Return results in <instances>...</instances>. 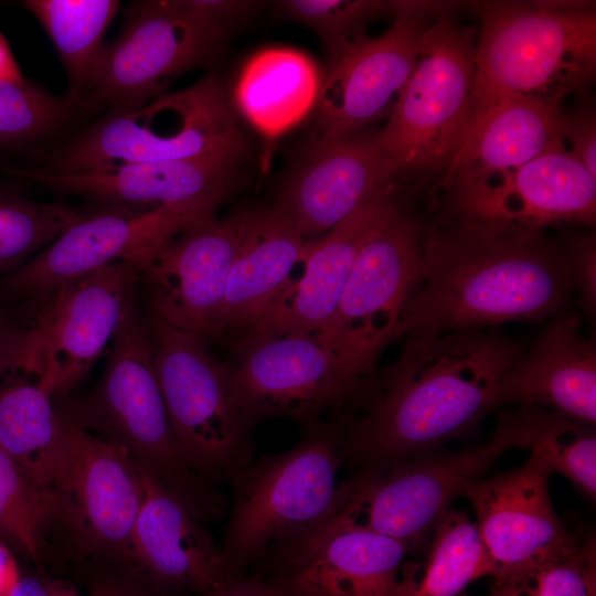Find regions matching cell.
<instances>
[{
	"mask_svg": "<svg viewBox=\"0 0 596 596\" xmlns=\"http://www.w3.org/2000/svg\"><path fill=\"white\" fill-rule=\"evenodd\" d=\"M524 350L496 328L405 340L396 360L362 376L334 412L344 464L355 473L380 471L468 433L497 409Z\"/></svg>",
	"mask_w": 596,
	"mask_h": 596,
	"instance_id": "cell-1",
	"label": "cell"
},
{
	"mask_svg": "<svg viewBox=\"0 0 596 596\" xmlns=\"http://www.w3.org/2000/svg\"><path fill=\"white\" fill-rule=\"evenodd\" d=\"M573 291L565 241L447 213L425 226L419 277L395 341L541 321L564 311Z\"/></svg>",
	"mask_w": 596,
	"mask_h": 596,
	"instance_id": "cell-2",
	"label": "cell"
},
{
	"mask_svg": "<svg viewBox=\"0 0 596 596\" xmlns=\"http://www.w3.org/2000/svg\"><path fill=\"white\" fill-rule=\"evenodd\" d=\"M97 384L62 406L85 430L123 450L201 521H217L227 500L195 475L174 440L159 386L147 317L130 304Z\"/></svg>",
	"mask_w": 596,
	"mask_h": 596,
	"instance_id": "cell-3",
	"label": "cell"
},
{
	"mask_svg": "<svg viewBox=\"0 0 596 596\" xmlns=\"http://www.w3.org/2000/svg\"><path fill=\"white\" fill-rule=\"evenodd\" d=\"M480 19L475 113L502 98L560 107L596 74L593 1L468 2Z\"/></svg>",
	"mask_w": 596,
	"mask_h": 596,
	"instance_id": "cell-4",
	"label": "cell"
},
{
	"mask_svg": "<svg viewBox=\"0 0 596 596\" xmlns=\"http://www.w3.org/2000/svg\"><path fill=\"white\" fill-rule=\"evenodd\" d=\"M457 7L446 2L430 20L415 67L375 134L394 181L445 173L471 128L479 30L456 20Z\"/></svg>",
	"mask_w": 596,
	"mask_h": 596,
	"instance_id": "cell-5",
	"label": "cell"
},
{
	"mask_svg": "<svg viewBox=\"0 0 596 596\" xmlns=\"http://www.w3.org/2000/svg\"><path fill=\"white\" fill-rule=\"evenodd\" d=\"M344 465L336 414L302 428L285 451L254 458L230 480L228 518L221 545L231 574L257 564L274 547L318 521L338 492Z\"/></svg>",
	"mask_w": 596,
	"mask_h": 596,
	"instance_id": "cell-6",
	"label": "cell"
},
{
	"mask_svg": "<svg viewBox=\"0 0 596 596\" xmlns=\"http://www.w3.org/2000/svg\"><path fill=\"white\" fill-rule=\"evenodd\" d=\"M243 135L216 76L162 93L131 109L110 111L54 157L51 171L78 173L137 162L235 159Z\"/></svg>",
	"mask_w": 596,
	"mask_h": 596,
	"instance_id": "cell-7",
	"label": "cell"
},
{
	"mask_svg": "<svg viewBox=\"0 0 596 596\" xmlns=\"http://www.w3.org/2000/svg\"><path fill=\"white\" fill-rule=\"evenodd\" d=\"M156 373L177 446L189 468L217 488L255 458L253 427L226 364L195 336L149 311Z\"/></svg>",
	"mask_w": 596,
	"mask_h": 596,
	"instance_id": "cell-8",
	"label": "cell"
},
{
	"mask_svg": "<svg viewBox=\"0 0 596 596\" xmlns=\"http://www.w3.org/2000/svg\"><path fill=\"white\" fill-rule=\"evenodd\" d=\"M425 226L396 205L364 242L336 313L317 333L355 382L395 341L419 277Z\"/></svg>",
	"mask_w": 596,
	"mask_h": 596,
	"instance_id": "cell-9",
	"label": "cell"
},
{
	"mask_svg": "<svg viewBox=\"0 0 596 596\" xmlns=\"http://www.w3.org/2000/svg\"><path fill=\"white\" fill-rule=\"evenodd\" d=\"M56 407L61 453L49 491L55 526L82 556L132 566L131 534L146 493L142 471Z\"/></svg>",
	"mask_w": 596,
	"mask_h": 596,
	"instance_id": "cell-10",
	"label": "cell"
},
{
	"mask_svg": "<svg viewBox=\"0 0 596 596\" xmlns=\"http://www.w3.org/2000/svg\"><path fill=\"white\" fill-rule=\"evenodd\" d=\"M227 29L190 0L132 3L121 33L103 46L82 104L116 111L147 103L177 75L210 62Z\"/></svg>",
	"mask_w": 596,
	"mask_h": 596,
	"instance_id": "cell-11",
	"label": "cell"
},
{
	"mask_svg": "<svg viewBox=\"0 0 596 596\" xmlns=\"http://www.w3.org/2000/svg\"><path fill=\"white\" fill-rule=\"evenodd\" d=\"M411 551L362 525L342 482L328 511L267 553L254 576L285 596H397Z\"/></svg>",
	"mask_w": 596,
	"mask_h": 596,
	"instance_id": "cell-12",
	"label": "cell"
},
{
	"mask_svg": "<svg viewBox=\"0 0 596 596\" xmlns=\"http://www.w3.org/2000/svg\"><path fill=\"white\" fill-rule=\"evenodd\" d=\"M213 216L199 207L108 205L84 214L1 279L0 294L44 311L68 283L113 262L131 260Z\"/></svg>",
	"mask_w": 596,
	"mask_h": 596,
	"instance_id": "cell-13",
	"label": "cell"
},
{
	"mask_svg": "<svg viewBox=\"0 0 596 596\" xmlns=\"http://www.w3.org/2000/svg\"><path fill=\"white\" fill-rule=\"evenodd\" d=\"M391 26L363 34L328 58L316 103V138H345L389 116L408 81L423 34L444 1H391Z\"/></svg>",
	"mask_w": 596,
	"mask_h": 596,
	"instance_id": "cell-14",
	"label": "cell"
},
{
	"mask_svg": "<svg viewBox=\"0 0 596 596\" xmlns=\"http://www.w3.org/2000/svg\"><path fill=\"white\" fill-rule=\"evenodd\" d=\"M552 472L530 456L522 465L470 482L462 491L489 557L494 588H518L545 566L575 554L585 539L554 510Z\"/></svg>",
	"mask_w": 596,
	"mask_h": 596,
	"instance_id": "cell-15",
	"label": "cell"
},
{
	"mask_svg": "<svg viewBox=\"0 0 596 596\" xmlns=\"http://www.w3.org/2000/svg\"><path fill=\"white\" fill-rule=\"evenodd\" d=\"M226 366L253 428L275 417L301 428L316 424L322 413L337 412L356 383L317 334L301 331L245 333Z\"/></svg>",
	"mask_w": 596,
	"mask_h": 596,
	"instance_id": "cell-16",
	"label": "cell"
},
{
	"mask_svg": "<svg viewBox=\"0 0 596 596\" xmlns=\"http://www.w3.org/2000/svg\"><path fill=\"white\" fill-rule=\"evenodd\" d=\"M260 210L204 220L131 262L149 311L201 341L217 338L227 280Z\"/></svg>",
	"mask_w": 596,
	"mask_h": 596,
	"instance_id": "cell-17",
	"label": "cell"
},
{
	"mask_svg": "<svg viewBox=\"0 0 596 596\" xmlns=\"http://www.w3.org/2000/svg\"><path fill=\"white\" fill-rule=\"evenodd\" d=\"M505 450L507 444L493 435L482 446L435 450L380 471L358 472L344 481L349 502L362 525L413 549Z\"/></svg>",
	"mask_w": 596,
	"mask_h": 596,
	"instance_id": "cell-18",
	"label": "cell"
},
{
	"mask_svg": "<svg viewBox=\"0 0 596 596\" xmlns=\"http://www.w3.org/2000/svg\"><path fill=\"white\" fill-rule=\"evenodd\" d=\"M139 274L128 260L99 267L65 285L42 316L34 374L53 397L66 395L113 341L135 299Z\"/></svg>",
	"mask_w": 596,
	"mask_h": 596,
	"instance_id": "cell-19",
	"label": "cell"
},
{
	"mask_svg": "<svg viewBox=\"0 0 596 596\" xmlns=\"http://www.w3.org/2000/svg\"><path fill=\"white\" fill-rule=\"evenodd\" d=\"M560 110L561 106L510 98L477 109L459 153L441 179L447 213L466 216L530 160L564 147Z\"/></svg>",
	"mask_w": 596,
	"mask_h": 596,
	"instance_id": "cell-20",
	"label": "cell"
},
{
	"mask_svg": "<svg viewBox=\"0 0 596 596\" xmlns=\"http://www.w3.org/2000/svg\"><path fill=\"white\" fill-rule=\"evenodd\" d=\"M375 134L313 140L285 183L274 207L308 242L374 199L396 191Z\"/></svg>",
	"mask_w": 596,
	"mask_h": 596,
	"instance_id": "cell-21",
	"label": "cell"
},
{
	"mask_svg": "<svg viewBox=\"0 0 596 596\" xmlns=\"http://www.w3.org/2000/svg\"><path fill=\"white\" fill-rule=\"evenodd\" d=\"M238 162L235 159L137 162L78 173L2 170L107 205L185 206L216 212L232 189Z\"/></svg>",
	"mask_w": 596,
	"mask_h": 596,
	"instance_id": "cell-22",
	"label": "cell"
},
{
	"mask_svg": "<svg viewBox=\"0 0 596 596\" xmlns=\"http://www.w3.org/2000/svg\"><path fill=\"white\" fill-rule=\"evenodd\" d=\"M141 471L146 493L131 534L132 566L164 586L204 596L220 589L234 578L221 546L203 521Z\"/></svg>",
	"mask_w": 596,
	"mask_h": 596,
	"instance_id": "cell-23",
	"label": "cell"
},
{
	"mask_svg": "<svg viewBox=\"0 0 596 596\" xmlns=\"http://www.w3.org/2000/svg\"><path fill=\"white\" fill-rule=\"evenodd\" d=\"M400 203L396 191L381 195L310 241L299 276L245 333L301 331L317 334L323 330L337 311L364 242Z\"/></svg>",
	"mask_w": 596,
	"mask_h": 596,
	"instance_id": "cell-24",
	"label": "cell"
},
{
	"mask_svg": "<svg viewBox=\"0 0 596 596\" xmlns=\"http://www.w3.org/2000/svg\"><path fill=\"white\" fill-rule=\"evenodd\" d=\"M533 405L596 425V344L565 310L524 350L500 385L497 408Z\"/></svg>",
	"mask_w": 596,
	"mask_h": 596,
	"instance_id": "cell-25",
	"label": "cell"
},
{
	"mask_svg": "<svg viewBox=\"0 0 596 596\" xmlns=\"http://www.w3.org/2000/svg\"><path fill=\"white\" fill-rule=\"evenodd\" d=\"M461 217L534 230L594 226L596 175L564 147L553 148L522 166Z\"/></svg>",
	"mask_w": 596,
	"mask_h": 596,
	"instance_id": "cell-26",
	"label": "cell"
},
{
	"mask_svg": "<svg viewBox=\"0 0 596 596\" xmlns=\"http://www.w3.org/2000/svg\"><path fill=\"white\" fill-rule=\"evenodd\" d=\"M309 242L274 206L259 217L231 270L217 322V338L244 334L296 279Z\"/></svg>",
	"mask_w": 596,
	"mask_h": 596,
	"instance_id": "cell-27",
	"label": "cell"
},
{
	"mask_svg": "<svg viewBox=\"0 0 596 596\" xmlns=\"http://www.w3.org/2000/svg\"><path fill=\"white\" fill-rule=\"evenodd\" d=\"M321 75L305 53L266 49L244 66L235 89L237 107L263 135L276 137L316 106Z\"/></svg>",
	"mask_w": 596,
	"mask_h": 596,
	"instance_id": "cell-28",
	"label": "cell"
},
{
	"mask_svg": "<svg viewBox=\"0 0 596 596\" xmlns=\"http://www.w3.org/2000/svg\"><path fill=\"white\" fill-rule=\"evenodd\" d=\"M508 446L530 453L551 472L566 477L582 493L596 496L595 427L533 405L498 411L494 434Z\"/></svg>",
	"mask_w": 596,
	"mask_h": 596,
	"instance_id": "cell-29",
	"label": "cell"
},
{
	"mask_svg": "<svg viewBox=\"0 0 596 596\" xmlns=\"http://www.w3.org/2000/svg\"><path fill=\"white\" fill-rule=\"evenodd\" d=\"M0 448L49 498L61 453L58 412L32 374L13 375L0 385Z\"/></svg>",
	"mask_w": 596,
	"mask_h": 596,
	"instance_id": "cell-30",
	"label": "cell"
},
{
	"mask_svg": "<svg viewBox=\"0 0 596 596\" xmlns=\"http://www.w3.org/2000/svg\"><path fill=\"white\" fill-rule=\"evenodd\" d=\"M22 6L42 25L63 63L71 108L82 105L103 39L120 2L116 0H26Z\"/></svg>",
	"mask_w": 596,
	"mask_h": 596,
	"instance_id": "cell-31",
	"label": "cell"
},
{
	"mask_svg": "<svg viewBox=\"0 0 596 596\" xmlns=\"http://www.w3.org/2000/svg\"><path fill=\"white\" fill-rule=\"evenodd\" d=\"M424 566L400 578L397 596H459L492 568L476 522L449 508L432 532Z\"/></svg>",
	"mask_w": 596,
	"mask_h": 596,
	"instance_id": "cell-32",
	"label": "cell"
},
{
	"mask_svg": "<svg viewBox=\"0 0 596 596\" xmlns=\"http://www.w3.org/2000/svg\"><path fill=\"white\" fill-rule=\"evenodd\" d=\"M53 528L49 498L0 448V542L40 564Z\"/></svg>",
	"mask_w": 596,
	"mask_h": 596,
	"instance_id": "cell-33",
	"label": "cell"
},
{
	"mask_svg": "<svg viewBox=\"0 0 596 596\" xmlns=\"http://www.w3.org/2000/svg\"><path fill=\"white\" fill-rule=\"evenodd\" d=\"M84 214L0 189V280L49 246Z\"/></svg>",
	"mask_w": 596,
	"mask_h": 596,
	"instance_id": "cell-34",
	"label": "cell"
},
{
	"mask_svg": "<svg viewBox=\"0 0 596 596\" xmlns=\"http://www.w3.org/2000/svg\"><path fill=\"white\" fill-rule=\"evenodd\" d=\"M278 8L312 30L331 57L365 34L366 24L385 11L392 12L393 7L382 0H286Z\"/></svg>",
	"mask_w": 596,
	"mask_h": 596,
	"instance_id": "cell-35",
	"label": "cell"
},
{
	"mask_svg": "<svg viewBox=\"0 0 596 596\" xmlns=\"http://www.w3.org/2000/svg\"><path fill=\"white\" fill-rule=\"evenodd\" d=\"M71 107L40 87L22 82L0 83V143L39 140L68 118Z\"/></svg>",
	"mask_w": 596,
	"mask_h": 596,
	"instance_id": "cell-36",
	"label": "cell"
},
{
	"mask_svg": "<svg viewBox=\"0 0 596 596\" xmlns=\"http://www.w3.org/2000/svg\"><path fill=\"white\" fill-rule=\"evenodd\" d=\"M43 313L0 294V385L17 374L35 376Z\"/></svg>",
	"mask_w": 596,
	"mask_h": 596,
	"instance_id": "cell-37",
	"label": "cell"
},
{
	"mask_svg": "<svg viewBox=\"0 0 596 596\" xmlns=\"http://www.w3.org/2000/svg\"><path fill=\"white\" fill-rule=\"evenodd\" d=\"M493 590L503 596H596L595 538H586L575 554L545 566L525 585Z\"/></svg>",
	"mask_w": 596,
	"mask_h": 596,
	"instance_id": "cell-38",
	"label": "cell"
},
{
	"mask_svg": "<svg viewBox=\"0 0 596 596\" xmlns=\"http://www.w3.org/2000/svg\"><path fill=\"white\" fill-rule=\"evenodd\" d=\"M568 272L574 291L589 315L596 309V240L595 234L578 235L565 241Z\"/></svg>",
	"mask_w": 596,
	"mask_h": 596,
	"instance_id": "cell-39",
	"label": "cell"
},
{
	"mask_svg": "<svg viewBox=\"0 0 596 596\" xmlns=\"http://www.w3.org/2000/svg\"><path fill=\"white\" fill-rule=\"evenodd\" d=\"M560 135L566 151L596 175V118L590 107L560 110Z\"/></svg>",
	"mask_w": 596,
	"mask_h": 596,
	"instance_id": "cell-40",
	"label": "cell"
},
{
	"mask_svg": "<svg viewBox=\"0 0 596 596\" xmlns=\"http://www.w3.org/2000/svg\"><path fill=\"white\" fill-rule=\"evenodd\" d=\"M192 6L204 15L224 23L238 20L249 14L257 2L243 0H190Z\"/></svg>",
	"mask_w": 596,
	"mask_h": 596,
	"instance_id": "cell-41",
	"label": "cell"
},
{
	"mask_svg": "<svg viewBox=\"0 0 596 596\" xmlns=\"http://www.w3.org/2000/svg\"><path fill=\"white\" fill-rule=\"evenodd\" d=\"M20 578L15 558L10 549L0 542V596H9Z\"/></svg>",
	"mask_w": 596,
	"mask_h": 596,
	"instance_id": "cell-42",
	"label": "cell"
},
{
	"mask_svg": "<svg viewBox=\"0 0 596 596\" xmlns=\"http://www.w3.org/2000/svg\"><path fill=\"white\" fill-rule=\"evenodd\" d=\"M24 79L19 64L3 34L0 32V83L22 82Z\"/></svg>",
	"mask_w": 596,
	"mask_h": 596,
	"instance_id": "cell-43",
	"label": "cell"
},
{
	"mask_svg": "<svg viewBox=\"0 0 596 596\" xmlns=\"http://www.w3.org/2000/svg\"><path fill=\"white\" fill-rule=\"evenodd\" d=\"M89 596H150L143 590L138 589L127 583L103 579L93 585Z\"/></svg>",
	"mask_w": 596,
	"mask_h": 596,
	"instance_id": "cell-44",
	"label": "cell"
},
{
	"mask_svg": "<svg viewBox=\"0 0 596 596\" xmlns=\"http://www.w3.org/2000/svg\"><path fill=\"white\" fill-rule=\"evenodd\" d=\"M9 596H50V588L33 577H23Z\"/></svg>",
	"mask_w": 596,
	"mask_h": 596,
	"instance_id": "cell-45",
	"label": "cell"
},
{
	"mask_svg": "<svg viewBox=\"0 0 596 596\" xmlns=\"http://www.w3.org/2000/svg\"><path fill=\"white\" fill-rule=\"evenodd\" d=\"M50 596H78L77 592L65 584L54 583L49 586Z\"/></svg>",
	"mask_w": 596,
	"mask_h": 596,
	"instance_id": "cell-46",
	"label": "cell"
},
{
	"mask_svg": "<svg viewBox=\"0 0 596 596\" xmlns=\"http://www.w3.org/2000/svg\"><path fill=\"white\" fill-rule=\"evenodd\" d=\"M459 596H470V595H467L466 593H462ZM486 596H503V595H501L500 593L492 589V592L489 595H486Z\"/></svg>",
	"mask_w": 596,
	"mask_h": 596,
	"instance_id": "cell-47",
	"label": "cell"
}]
</instances>
